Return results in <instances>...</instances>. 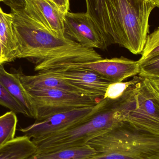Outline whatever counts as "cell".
Returning <instances> with one entry per match:
<instances>
[{
	"label": "cell",
	"mask_w": 159,
	"mask_h": 159,
	"mask_svg": "<svg viewBox=\"0 0 159 159\" xmlns=\"http://www.w3.org/2000/svg\"><path fill=\"white\" fill-rule=\"evenodd\" d=\"M0 105L9 108L14 113H20L27 116L26 111L19 103L11 95L0 82Z\"/></svg>",
	"instance_id": "cell-20"
},
{
	"label": "cell",
	"mask_w": 159,
	"mask_h": 159,
	"mask_svg": "<svg viewBox=\"0 0 159 159\" xmlns=\"http://www.w3.org/2000/svg\"><path fill=\"white\" fill-rule=\"evenodd\" d=\"M151 83L152 87L159 94V78L148 77L147 78Z\"/></svg>",
	"instance_id": "cell-25"
},
{
	"label": "cell",
	"mask_w": 159,
	"mask_h": 159,
	"mask_svg": "<svg viewBox=\"0 0 159 159\" xmlns=\"http://www.w3.org/2000/svg\"><path fill=\"white\" fill-rule=\"evenodd\" d=\"M138 75L146 78H159V55L140 63Z\"/></svg>",
	"instance_id": "cell-21"
},
{
	"label": "cell",
	"mask_w": 159,
	"mask_h": 159,
	"mask_svg": "<svg viewBox=\"0 0 159 159\" xmlns=\"http://www.w3.org/2000/svg\"><path fill=\"white\" fill-rule=\"evenodd\" d=\"M17 58L37 60L36 71L61 63L84 62L102 59L94 49L84 46L66 36L56 35L25 11L11 10Z\"/></svg>",
	"instance_id": "cell-1"
},
{
	"label": "cell",
	"mask_w": 159,
	"mask_h": 159,
	"mask_svg": "<svg viewBox=\"0 0 159 159\" xmlns=\"http://www.w3.org/2000/svg\"><path fill=\"white\" fill-rule=\"evenodd\" d=\"M57 67L85 69L95 73L111 83L122 82L127 78L138 75L140 73L138 61L132 60L122 57L89 62L59 63L46 70Z\"/></svg>",
	"instance_id": "cell-9"
},
{
	"label": "cell",
	"mask_w": 159,
	"mask_h": 159,
	"mask_svg": "<svg viewBox=\"0 0 159 159\" xmlns=\"http://www.w3.org/2000/svg\"><path fill=\"white\" fill-rule=\"evenodd\" d=\"M86 13L98 25L108 46L114 44L112 31L106 11L105 0H85Z\"/></svg>",
	"instance_id": "cell-16"
},
{
	"label": "cell",
	"mask_w": 159,
	"mask_h": 159,
	"mask_svg": "<svg viewBox=\"0 0 159 159\" xmlns=\"http://www.w3.org/2000/svg\"><path fill=\"white\" fill-rule=\"evenodd\" d=\"M5 62L4 60L3 57L2 46H1V42H0V65L3 64Z\"/></svg>",
	"instance_id": "cell-26"
},
{
	"label": "cell",
	"mask_w": 159,
	"mask_h": 159,
	"mask_svg": "<svg viewBox=\"0 0 159 159\" xmlns=\"http://www.w3.org/2000/svg\"><path fill=\"white\" fill-rule=\"evenodd\" d=\"M2 2L8 6L13 11H22L25 10L26 0H2Z\"/></svg>",
	"instance_id": "cell-23"
},
{
	"label": "cell",
	"mask_w": 159,
	"mask_h": 159,
	"mask_svg": "<svg viewBox=\"0 0 159 159\" xmlns=\"http://www.w3.org/2000/svg\"><path fill=\"white\" fill-rule=\"evenodd\" d=\"M0 82L26 111L27 116L36 119L34 106L20 80L17 72L9 73L0 65Z\"/></svg>",
	"instance_id": "cell-13"
},
{
	"label": "cell",
	"mask_w": 159,
	"mask_h": 159,
	"mask_svg": "<svg viewBox=\"0 0 159 159\" xmlns=\"http://www.w3.org/2000/svg\"><path fill=\"white\" fill-rule=\"evenodd\" d=\"M36 151L31 139L25 135L19 136L0 147V159H26Z\"/></svg>",
	"instance_id": "cell-15"
},
{
	"label": "cell",
	"mask_w": 159,
	"mask_h": 159,
	"mask_svg": "<svg viewBox=\"0 0 159 159\" xmlns=\"http://www.w3.org/2000/svg\"><path fill=\"white\" fill-rule=\"evenodd\" d=\"M25 13L56 35L64 37V15L50 0H26Z\"/></svg>",
	"instance_id": "cell-11"
},
{
	"label": "cell",
	"mask_w": 159,
	"mask_h": 159,
	"mask_svg": "<svg viewBox=\"0 0 159 159\" xmlns=\"http://www.w3.org/2000/svg\"><path fill=\"white\" fill-rule=\"evenodd\" d=\"M104 99L96 105L61 112L45 119L36 120L32 125L19 130L29 138L43 139L70 129L93 116L109 101Z\"/></svg>",
	"instance_id": "cell-7"
},
{
	"label": "cell",
	"mask_w": 159,
	"mask_h": 159,
	"mask_svg": "<svg viewBox=\"0 0 159 159\" xmlns=\"http://www.w3.org/2000/svg\"><path fill=\"white\" fill-rule=\"evenodd\" d=\"M13 16L3 12L0 7V42L5 62L17 58L18 50L13 29Z\"/></svg>",
	"instance_id": "cell-14"
},
{
	"label": "cell",
	"mask_w": 159,
	"mask_h": 159,
	"mask_svg": "<svg viewBox=\"0 0 159 159\" xmlns=\"http://www.w3.org/2000/svg\"><path fill=\"white\" fill-rule=\"evenodd\" d=\"M17 73L20 80L24 89H56L89 96L82 90L63 79L42 72H39L38 74L34 75H25L20 71H18Z\"/></svg>",
	"instance_id": "cell-12"
},
{
	"label": "cell",
	"mask_w": 159,
	"mask_h": 159,
	"mask_svg": "<svg viewBox=\"0 0 159 159\" xmlns=\"http://www.w3.org/2000/svg\"><path fill=\"white\" fill-rule=\"evenodd\" d=\"M118 99L109 100L97 113L85 121L47 138L33 139L36 152H50L87 144L93 138L116 126L120 120L117 113Z\"/></svg>",
	"instance_id": "cell-5"
},
{
	"label": "cell",
	"mask_w": 159,
	"mask_h": 159,
	"mask_svg": "<svg viewBox=\"0 0 159 159\" xmlns=\"http://www.w3.org/2000/svg\"><path fill=\"white\" fill-rule=\"evenodd\" d=\"M39 72L61 78L88 95L98 98L103 97L107 88L111 83L95 73L81 68L57 67Z\"/></svg>",
	"instance_id": "cell-10"
},
{
	"label": "cell",
	"mask_w": 159,
	"mask_h": 159,
	"mask_svg": "<svg viewBox=\"0 0 159 159\" xmlns=\"http://www.w3.org/2000/svg\"><path fill=\"white\" fill-rule=\"evenodd\" d=\"M2 2V0H0V2Z\"/></svg>",
	"instance_id": "cell-28"
},
{
	"label": "cell",
	"mask_w": 159,
	"mask_h": 159,
	"mask_svg": "<svg viewBox=\"0 0 159 159\" xmlns=\"http://www.w3.org/2000/svg\"><path fill=\"white\" fill-rule=\"evenodd\" d=\"M50 1H52V0H50ZM52 2H53V1H52Z\"/></svg>",
	"instance_id": "cell-29"
},
{
	"label": "cell",
	"mask_w": 159,
	"mask_h": 159,
	"mask_svg": "<svg viewBox=\"0 0 159 159\" xmlns=\"http://www.w3.org/2000/svg\"><path fill=\"white\" fill-rule=\"evenodd\" d=\"M133 80L126 82L111 83L106 90L103 98L110 100H116L124 94L126 90L132 83Z\"/></svg>",
	"instance_id": "cell-22"
},
{
	"label": "cell",
	"mask_w": 159,
	"mask_h": 159,
	"mask_svg": "<svg viewBox=\"0 0 159 159\" xmlns=\"http://www.w3.org/2000/svg\"><path fill=\"white\" fill-rule=\"evenodd\" d=\"M114 44L134 55L142 54L149 33V18L156 7L150 0H105Z\"/></svg>",
	"instance_id": "cell-2"
},
{
	"label": "cell",
	"mask_w": 159,
	"mask_h": 159,
	"mask_svg": "<svg viewBox=\"0 0 159 159\" xmlns=\"http://www.w3.org/2000/svg\"><path fill=\"white\" fill-rule=\"evenodd\" d=\"M60 10L65 15L70 10V0H52Z\"/></svg>",
	"instance_id": "cell-24"
},
{
	"label": "cell",
	"mask_w": 159,
	"mask_h": 159,
	"mask_svg": "<svg viewBox=\"0 0 159 159\" xmlns=\"http://www.w3.org/2000/svg\"><path fill=\"white\" fill-rule=\"evenodd\" d=\"M25 89L34 106L36 120H43L61 112L94 106L103 99L56 89Z\"/></svg>",
	"instance_id": "cell-6"
},
{
	"label": "cell",
	"mask_w": 159,
	"mask_h": 159,
	"mask_svg": "<svg viewBox=\"0 0 159 159\" xmlns=\"http://www.w3.org/2000/svg\"><path fill=\"white\" fill-rule=\"evenodd\" d=\"M64 29L65 36L86 47L105 50L109 47L100 28L86 12H67Z\"/></svg>",
	"instance_id": "cell-8"
},
{
	"label": "cell",
	"mask_w": 159,
	"mask_h": 159,
	"mask_svg": "<svg viewBox=\"0 0 159 159\" xmlns=\"http://www.w3.org/2000/svg\"><path fill=\"white\" fill-rule=\"evenodd\" d=\"M96 154L88 144L50 152H35L26 159H87Z\"/></svg>",
	"instance_id": "cell-17"
},
{
	"label": "cell",
	"mask_w": 159,
	"mask_h": 159,
	"mask_svg": "<svg viewBox=\"0 0 159 159\" xmlns=\"http://www.w3.org/2000/svg\"><path fill=\"white\" fill-rule=\"evenodd\" d=\"M154 5L159 8V0H150Z\"/></svg>",
	"instance_id": "cell-27"
},
{
	"label": "cell",
	"mask_w": 159,
	"mask_h": 159,
	"mask_svg": "<svg viewBox=\"0 0 159 159\" xmlns=\"http://www.w3.org/2000/svg\"><path fill=\"white\" fill-rule=\"evenodd\" d=\"M96 154L117 152L131 159H159V135L120 121L87 143Z\"/></svg>",
	"instance_id": "cell-3"
},
{
	"label": "cell",
	"mask_w": 159,
	"mask_h": 159,
	"mask_svg": "<svg viewBox=\"0 0 159 159\" xmlns=\"http://www.w3.org/2000/svg\"><path fill=\"white\" fill-rule=\"evenodd\" d=\"M132 80L118 99L119 119L159 135V94L146 77L138 75Z\"/></svg>",
	"instance_id": "cell-4"
},
{
	"label": "cell",
	"mask_w": 159,
	"mask_h": 159,
	"mask_svg": "<svg viewBox=\"0 0 159 159\" xmlns=\"http://www.w3.org/2000/svg\"><path fill=\"white\" fill-rule=\"evenodd\" d=\"M159 55V27L147 38L142 57L138 60L139 63Z\"/></svg>",
	"instance_id": "cell-19"
},
{
	"label": "cell",
	"mask_w": 159,
	"mask_h": 159,
	"mask_svg": "<svg viewBox=\"0 0 159 159\" xmlns=\"http://www.w3.org/2000/svg\"><path fill=\"white\" fill-rule=\"evenodd\" d=\"M18 120L13 111L0 116V147L15 138Z\"/></svg>",
	"instance_id": "cell-18"
}]
</instances>
